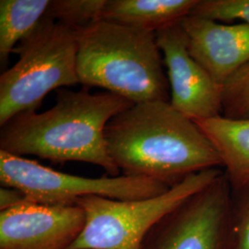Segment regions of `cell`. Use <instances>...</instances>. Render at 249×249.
Wrapping results in <instances>:
<instances>
[{
    "instance_id": "obj_17",
    "label": "cell",
    "mask_w": 249,
    "mask_h": 249,
    "mask_svg": "<svg viewBox=\"0 0 249 249\" xmlns=\"http://www.w3.org/2000/svg\"><path fill=\"white\" fill-rule=\"evenodd\" d=\"M230 217L232 249H249V184L231 189Z\"/></svg>"
},
{
    "instance_id": "obj_2",
    "label": "cell",
    "mask_w": 249,
    "mask_h": 249,
    "mask_svg": "<svg viewBox=\"0 0 249 249\" xmlns=\"http://www.w3.org/2000/svg\"><path fill=\"white\" fill-rule=\"evenodd\" d=\"M133 105L112 92L90 93L87 87L60 89L50 109L19 114L1 125L0 151L60 162H89L109 177H118L120 170L107 151L106 127Z\"/></svg>"
},
{
    "instance_id": "obj_4",
    "label": "cell",
    "mask_w": 249,
    "mask_h": 249,
    "mask_svg": "<svg viewBox=\"0 0 249 249\" xmlns=\"http://www.w3.org/2000/svg\"><path fill=\"white\" fill-rule=\"evenodd\" d=\"M17 63L0 76V125L36 111L53 89L80 83L75 31L49 18L18 44Z\"/></svg>"
},
{
    "instance_id": "obj_5",
    "label": "cell",
    "mask_w": 249,
    "mask_h": 249,
    "mask_svg": "<svg viewBox=\"0 0 249 249\" xmlns=\"http://www.w3.org/2000/svg\"><path fill=\"white\" fill-rule=\"evenodd\" d=\"M222 173L213 168L190 175L165 193L145 199L116 200L98 196L77 199L75 204L84 211L86 223L70 249H140L152 226Z\"/></svg>"
},
{
    "instance_id": "obj_12",
    "label": "cell",
    "mask_w": 249,
    "mask_h": 249,
    "mask_svg": "<svg viewBox=\"0 0 249 249\" xmlns=\"http://www.w3.org/2000/svg\"><path fill=\"white\" fill-rule=\"evenodd\" d=\"M197 0H107L104 20L158 32L190 15Z\"/></svg>"
},
{
    "instance_id": "obj_8",
    "label": "cell",
    "mask_w": 249,
    "mask_h": 249,
    "mask_svg": "<svg viewBox=\"0 0 249 249\" xmlns=\"http://www.w3.org/2000/svg\"><path fill=\"white\" fill-rule=\"evenodd\" d=\"M180 22L156 32L169 81L170 104L192 120L223 116V89L191 56Z\"/></svg>"
},
{
    "instance_id": "obj_14",
    "label": "cell",
    "mask_w": 249,
    "mask_h": 249,
    "mask_svg": "<svg viewBox=\"0 0 249 249\" xmlns=\"http://www.w3.org/2000/svg\"><path fill=\"white\" fill-rule=\"evenodd\" d=\"M107 0H53L46 18L73 30L89 26L103 18Z\"/></svg>"
},
{
    "instance_id": "obj_3",
    "label": "cell",
    "mask_w": 249,
    "mask_h": 249,
    "mask_svg": "<svg viewBox=\"0 0 249 249\" xmlns=\"http://www.w3.org/2000/svg\"><path fill=\"white\" fill-rule=\"evenodd\" d=\"M77 74L133 104L170 102V86L156 33L101 19L76 29Z\"/></svg>"
},
{
    "instance_id": "obj_7",
    "label": "cell",
    "mask_w": 249,
    "mask_h": 249,
    "mask_svg": "<svg viewBox=\"0 0 249 249\" xmlns=\"http://www.w3.org/2000/svg\"><path fill=\"white\" fill-rule=\"evenodd\" d=\"M231 195L222 173L152 226L140 249H232Z\"/></svg>"
},
{
    "instance_id": "obj_11",
    "label": "cell",
    "mask_w": 249,
    "mask_h": 249,
    "mask_svg": "<svg viewBox=\"0 0 249 249\" xmlns=\"http://www.w3.org/2000/svg\"><path fill=\"white\" fill-rule=\"evenodd\" d=\"M194 121L218 153L231 189L249 184V118L219 116Z\"/></svg>"
},
{
    "instance_id": "obj_16",
    "label": "cell",
    "mask_w": 249,
    "mask_h": 249,
    "mask_svg": "<svg viewBox=\"0 0 249 249\" xmlns=\"http://www.w3.org/2000/svg\"><path fill=\"white\" fill-rule=\"evenodd\" d=\"M190 15L215 21L238 19L249 23V0H197Z\"/></svg>"
},
{
    "instance_id": "obj_18",
    "label": "cell",
    "mask_w": 249,
    "mask_h": 249,
    "mask_svg": "<svg viewBox=\"0 0 249 249\" xmlns=\"http://www.w3.org/2000/svg\"><path fill=\"white\" fill-rule=\"evenodd\" d=\"M26 201L25 195L13 187H2L0 189V211L9 210Z\"/></svg>"
},
{
    "instance_id": "obj_10",
    "label": "cell",
    "mask_w": 249,
    "mask_h": 249,
    "mask_svg": "<svg viewBox=\"0 0 249 249\" xmlns=\"http://www.w3.org/2000/svg\"><path fill=\"white\" fill-rule=\"evenodd\" d=\"M180 24L191 56L222 89L249 64V23L228 25L189 15Z\"/></svg>"
},
{
    "instance_id": "obj_6",
    "label": "cell",
    "mask_w": 249,
    "mask_h": 249,
    "mask_svg": "<svg viewBox=\"0 0 249 249\" xmlns=\"http://www.w3.org/2000/svg\"><path fill=\"white\" fill-rule=\"evenodd\" d=\"M0 183L2 187L18 189L28 201L46 205H73L77 199L89 196L145 199L160 196L170 188L155 179L142 177L73 176L3 151H0Z\"/></svg>"
},
{
    "instance_id": "obj_9",
    "label": "cell",
    "mask_w": 249,
    "mask_h": 249,
    "mask_svg": "<svg viewBox=\"0 0 249 249\" xmlns=\"http://www.w3.org/2000/svg\"><path fill=\"white\" fill-rule=\"evenodd\" d=\"M85 223V213L79 205L26 200L0 211V249H70Z\"/></svg>"
},
{
    "instance_id": "obj_1",
    "label": "cell",
    "mask_w": 249,
    "mask_h": 249,
    "mask_svg": "<svg viewBox=\"0 0 249 249\" xmlns=\"http://www.w3.org/2000/svg\"><path fill=\"white\" fill-rule=\"evenodd\" d=\"M107 151L124 176L174 187L188 176L223 166L196 122L170 102L134 104L106 127Z\"/></svg>"
},
{
    "instance_id": "obj_15",
    "label": "cell",
    "mask_w": 249,
    "mask_h": 249,
    "mask_svg": "<svg viewBox=\"0 0 249 249\" xmlns=\"http://www.w3.org/2000/svg\"><path fill=\"white\" fill-rule=\"evenodd\" d=\"M223 116L231 119L249 118V63L223 85Z\"/></svg>"
},
{
    "instance_id": "obj_13",
    "label": "cell",
    "mask_w": 249,
    "mask_h": 249,
    "mask_svg": "<svg viewBox=\"0 0 249 249\" xmlns=\"http://www.w3.org/2000/svg\"><path fill=\"white\" fill-rule=\"evenodd\" d=\"M50 0L0 1V63L6 68L10 53L45 18Z\"/></svg>"
}]
</instances>
